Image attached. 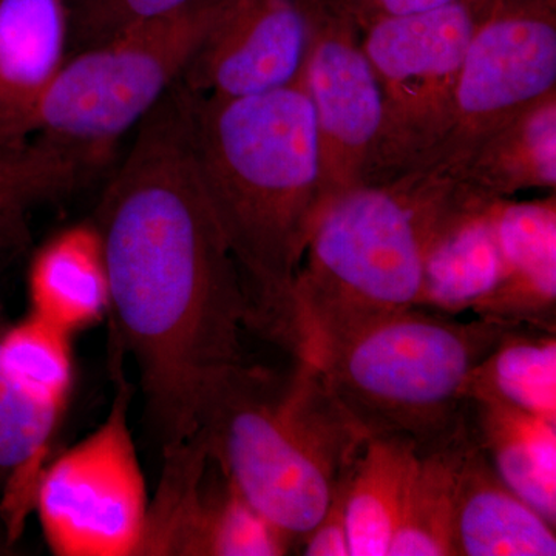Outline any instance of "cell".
I'll list each match as a JSON object with an SVG mask.
<instances>
[{
	"label": "cell",
	"instance_id": "cell-12",
	"mask_svg": "<svg viewBox=\"0 0 556 556\" xmlns=\"http://www.w3.org/2000/svg\"><path fill=\"white\" fill-rule=\"evenodd\" d=\"M415 181L424 212L422 277L416 308L457 317L486 298L503 273L496 197L463 179L426 172Z\"/></svg>",
	"mask_w": 556,
	"mask_h": 556
},
{
	"label": "cell",
	"instance_id": "cell-20",
	"mask_svg": "<svg viewBox=\"0 0 556 556\" xmlns=\"http://www.w3.org/2000/svg\"><path fill=\"white\" fill-rule=\"evenodd\" d=\"M473 441L467 426L444 444L417 452L388 556H457L460 467Z\"/></svg>",
	"mask_w": 556,
	"mask_h": 556
},
{
	"label": "cell",
	"instance_id": "cell-9",
	"mask_svg": "<svg viewBox=\"0 0 556 556\" xmlns=\"http://www.w3.org/2000/svg\"><path fill=\"white\" fill-rule=\"evenodd\" d=\"M552 91L554 0H500L468 43L447 127L415 172L453 177L486 137Z\"/></svg>",
	"mask_w": 556,
	"mask_h": 556
},
{
	"label": "cell",
	"instance_id": "cell-28",
	"mask_svg": "<svg viewBox=\"0 0 556 556\" xmlns=\"http://www.w3.org/2000/svg\"><path fill=\"white\" fill-rule=\"evenodd\" d=\"M456 2H463V0H368L371 14H369L364 27L369 22L379 20V17L424 13V11L441 9V7L452 5Z\"/></svg>",
	"mask_w": 556,
	"mask_h": 556
},
{
	"label": "cell",
	"instance_id": "cell-19",
	"mask_svg": "<svg viewBox=\"0 0 556 556\" xmlns=\"http://www.w3.org/2000/svg\"><path fill=\"white\" fill-rule=\"evenodd\" d=\"M496 199L556 188V91L533 102L478 146L453 177Z\"/></svg>",
	"mask_w": 556,
	"mask_h": 556
},
{
	"label": "cell",
	"instance_id": "cell-7",
	"mask_svg": "<svg viewBox=\"0 0 556 556\" xmlns=\"http://www.w3.org/2000/svg\"><path fill=\"white\" fill-rule=\"evenodd\" d=\"M500 0H463L365 25L362 46L382 93V127L364 185L412 174L447 127L468 43Z\"/></svg>",
	"mask_w": 556,
	"mask_h": 556
},
{
	"label": "cell",
	"instance_id": "cell-24",
	"mask_svg": "<svg viewBox=\"0 0 556 556\" xmlns=\"http://www.w3.org/2000/svg\"><path fill=\"white\" fill-rule=\"evenodd\" d=\"M72 336L30 314L0 331V362L33 397L67 407L73 386Z\"/></svg>",
	"mask_w": 556,
	"mask_h": 556
},
{
	"label": "cell",
	"instance_id": "cell-22",
	"mask_svg": "<svg viewBox=\"0 0 556 556\" xmlns=\"http://www.w3.org/2000/svg\"><path fill=\"white\" fill-rule=\"evenodd\" d=\"M2 331V327H0ZM65 408L33 397L0 362V496L9 536L33 507L36 485Z\"/></svg>",
	"mask_w": 556,
	"mask_h": 556
},
{
	"label": "cell",
	"instance_id": "cell-23",
	"mask_svg": "<svg viewBox=\"0 0 556 556\" xmlns=\"http://www.w3.org/2000/svg\"><path fill=\"white\" fill-rule=\"evenodd\" d=\"M486 393L556 424L555 331L514 327L468 379L467 397Z\"/></svg>",
	"mask_w": 556,
	"mask_h": 556
},
{
	"label": "cell",
	"instance_id": "cell-18",
	"mask_svg": "<svg viewBox=\"0 0 556 556\" xmlns=\"http://www.w3.org/2000/svg\"><path fill=\"white\" fill-rule=\"evenodd\" d=\"M468 415L496 473L556 527V424L486 393L468 396Z\"/></svg>",
	"mask_w": 556,
	"mask_h": 556
},
{
	"label": "cell",
	"instance_id": "cell-6",
	"mask_svg": "<svg viewBox=\"0 0 556 556\" xmlns=\"http://www.w3.org/2000/svg\"><path fill=\"white\" fill-rule=\"evenodd\" d=\"M230 0H192L79 50L40 102L35 131L87 166L101 164L178 83Z\"/></svg>",
	"mask_w": 556,
	"mask_h": 556
},
{
	"label": "cell",
	"instance_id": "cell-16",
	"mask_svg": "<svg viewBox=\"0 0 556 556\" xmlns=\"http://www.w3.org/2000/svg\"><path fill=\"white\" fill-rule=\"evenodd\" d=\"M455 538L457 556L556 555L555 526L501 479L475 438L460 467Z\"/></svg>",
	"mask_w": 556,
	"mask_h": 556
},
{
	"label": "cell",
	"instance_id": "cell-10",
	"mask_svg": "<svg viewBox=\"0 0 556 556\" xmlns=\"http://www.w3.org/2000/svg\"><path fill=\"white\" fill-rule=\"evenodd\" d=\"M294 546L244 500L199 430L164 447L138 556H281Z\"/></svg>",
	"mask_w": 556,
	"mask_h": 556
},
{
	"label": "cell",
	"instance_id": "cell-11",
	"mask_svg": "<svg viewBox=\"0 0 556 556\" xmlns=\"http://www.w3.org/2000/svg\"><path fill=\"white\" fill-rule=\"evenodd\" d=\"M311 39L302 80L316 124L318 211L364 185L382 127V93L350 10L311 0ZM318 214V212H317Z\"/></svg>",
	"mask_w": 556,
	"mask_h": 556
},
{
	"label": "cell",
	"instance_id": "cell-3",
	"mask_svg": "<svg viewBox=\"0 0 556 556\" xmlns=\"http://www.w3.org/2000/svg\"><path fill=\"white\" fill-rule=\"evenodd\" d=\"M197 430L232 484L295 541L325 514L368 437L314 362L288 371L240 362L201 399Z\"/></svg>",
	"mask_w": 556,
	"mask_h": 556
},
{
	"label": "cell",
	"instance_id": "cell-8",
	"mask_svg": "<svg viewBox=\"0 0 556 556\" xmlns=\"http://www.w3.org/2000/svg\"><path fill=\"white\" fill-rule=\"evenodd\" d=\"M129 404L121 383L104 422L40 473L33 507L54 555L138 556L149 496Z\"/></svg>",
	"mask_w": 556,
	"mask_h": 556
},
{
	"label": "cell",
	"instance_id": "cell-29",
	"mask_svg": "<svg viewBox=\"0 0 556 556\" xmlns=\"http://www.w3.org/2000/svg\"><path fill=\"white\" fill-rule=\"evenodd\" d=\"M17 212L10 207L5 201L0 200V222H5L7 218L17 217Z\"/></svg>",
	"mask_w": 556,
	"mask_h": 556
},
{
	"label": "cell",
	"instance_id": "cell-26",
	"mask_svg": "<svg viewBox=\"0 0 556 556\" xmlns=\"http://www.w3.org/2000/svg\"><path fill=\"white\" fill-rule=\"evenodd\" d=\"M192 0H70L72 39L79 50L139 24L174 13Z\"/></svg>",
	"mask_w": 556,
	"mask_h": 556
},
{
	"label": "cell",
	"instance_id": "cell-21",
	"mask_svg": "<svg viewBox=\"0 0 556 556\" xmlns=\"http://www.w3.org/2000/svg\"><path fill=\"white\" fill-rule=\"evenodd\" d=\"M416 455L404 439L365 441L346 481L351 556H388Z\"/></svg>",
	"mask_w": 556,
	"mask_h": 556
},
{
	"label": "cell",
	"instance_id": "cell-2",
	"mask_svg": "<svg viewBox=\"0 0 556 556\" xmlns=\"http://www.w3.org/2000/svg\"><path fill=\"white\" fill-rule=\"evenodd\" d=\"M190 118L200 181L247 288L249 328L288 350L292 287L320 201L305 84L241 98L190 90Z\"/></svg>",
	"mask_w": 556,
	"mask_h": 556
},
{
	"label": "cell",
	"instance_id": "cell-17",
	"mask_svg": "<svg viewBox=\"0 0 556 556\" xmlns=\"http://www.w3.org/2000/svg\"><path fill=\"white\" fill-rule=\"evenodd\" d=\"M31 314L72 336L97 325L110 309L108 263L93 223L61 230L33 258Z\"/></svg>",
	"mask_w": 556,
	"mask_h": 556
},
{
	"label": "cell",
	"instance_id": "cell-13",
	"mask_svg": "<svg viewBox=\"0 0 556 556\" xmlns=\"http://www.w3.org/2000/svg\"><path fill=\"white\" fill-rule=\"evenodd\" d=\"M311 22V0H230L181 83L218 98L291 86L305 68Z\"/></svg>",
	"mask_w": 556,
	"mask_h": 556
},
{
	"label": "cell",
	"instance_id": "cell-1",
	"mask_svg": "<svg viewBox=\"0 0 556 556\" xmlns=\"http://www.w3.org/2000/svg\"><path fill=\"white\" fill-rule=\"evenodd\" d=\"M138 126L93 225L109 313L166 447L197 430L201 399L243 362L251 306L197 170L188 87L178 80Z\"/></svg>",
	"mask_w": 556,
	"mask_h": 556
},
{
	"label": "cell",
	"instance_id": "cell-25",
	"mask_svg": "<svg viewBox=\"0 0 556 556\" xmlns=\"http://www.w3.org/2000/svg\"><path fill=\"white\" fill-rule=\"evenodd\" d=\"M84 170L86 164L42 139L21 150L0 144V200L21 214L36 201L72 189Z\"/></svg>",
	"mask_w": 556,
	"mask_h": 556
},
{
	"label": "cell",
	"instance_id": "cell-30",
	"mask_svg": "<svg viewBox=\"0 0 556 556\" xmlns=\"http://www.w3.org/2000/svg\"><path fill=\"white\" fill-rule=\"evenodd\" d=\"M10 541L7 538L0 535V555L7 554V548H9Z\"/></svg>",
	"mask_w": 556,
	"mask_h": 556
},
{
	"label": "cell",
	"instance_id": "cell-15",
	"mask_svg": "<svg viewBox=\"0 0 556 556\" xmlns=\"http://www.w3.org/2000/svg\"><path fill=\"white\" fill-rule=\"evenodd\" d=\"M493 219L503 273L471 313L507 327L556 332L555 192L533 201L497 199Z\"/></svg>",
	"mask_w": 556,
	"mask_h": 556
},
{
	"label": "cell",
	"instance_id": "cell-14",
	"mask_svg": "<svg viewBox=\"0 0 556 556\" xmlns=\"http://www.w3.org/2000/svg\"><path fill=\"white\" fill-rule=\"evenodd\" d=\"M70 0H0V144L24 149L40 102L67 62Z\"/></svg>",
	"mask_w": 556,
	"mask_h": 556
},
{
	"label": "cell",
	"instance_id": "cell-4",
	"mask_svg": "<svg viewBox=\"0 0 556 556\" xmlns=\"http://www.w3.org/2000/svg\"><path fill=\"white\" fill-rule=\"evenodd\" d=\"M422 237V203L407 175L327 201L292 287V357L317 362L361 329L416 308Z\"/></svg>",
	"mask_w": 556,
	"mask_h": 556
},
{
	"label": "cell",
	"instance_id": "cell-27",
	"mask_svg": "<svg viewBox=\"0 0 556 556\" xmlns=\"http://www.w3.org/2000/svg\"><path fill=\"white\" fill-rule=\"evenodd\" d=\"M350 471L340 479L325 514L316 526L300 538V554L305 556H351L346 526V481Z\"/></svg>",
	"mask_w": 556,
	"mask_h": 556
},
{
	"label": "cell",
	"instance_id": "cell-5",
	"mask_svg": "<svg viewBox=\"0 0 556 556\" xmlns=\"http://www.w3.org/2000/svg\"><path fill=\"white\" fill-rule=\"evenodd\" d=\"M508 328L413 308L361 329L314 364L367 437L404 439L422 452L467 426L468 379Z\"/></svg>",
	"mask_w": 556,
	"mask_h": 556
}]
</instances>
